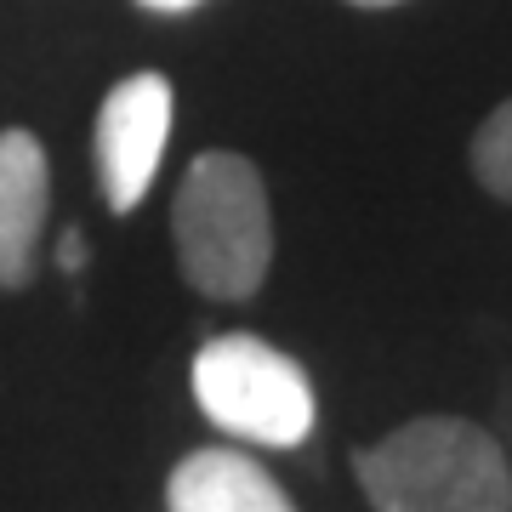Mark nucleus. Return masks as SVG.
<instances>
[{
  "label": "nucleus",
  "instance_id": "nucleus-3",
  "mask_svg": "<svg viewBox=\"0 0 512 512\" xmlns=\"http://www.w3.org/2000/svg\"><path fill=\"white\" fill-rule=\"evenodd\" d=\"M194 404L228 439L268 450H296L319 416L308 370L262 336H211L194 353Z\"/></svg>",
  "mask_w": 512,
  "mask_h": 512
},
{
  "label": "nucleus",
  "instance_id": "nucleus-4",
  "mask_svg": "<svg viewBox=\"0 0 512 512\" xmlns=\"http://www.w3.org/2000/svg\"><path fill=\"white\" fill-rule=\"evenodd\" d=\"M171 109H177V92H171V80L160 69L126 74L103 97L97 126H92V165L114 217H126V211H137L148 200L165 137H171Z\"/></svg>",
  "mask_w": 512,
  "mask_h": 512
},
{
  "label": "nucleus",
  "instance_id": "nucleus-6",
  "mask_svg": "<svg viewBox=\"0 0 512 512\" xmlns=\"http://www.w3.org/2000/svg\"><path fill=\"white\" fill-rule=\"evenodd\" d=\"M165 512H296L268 467L228 444L188 450L165 478Z\"/></svg>",
  "mask_w": 512,
  "mask_h": 512
},
{
  "label": "nucleus",
  "instance_id": "nucleus-5",
  "mask_svg": "<svg viewBox=\"0 0 512 512\" xmlns=\"http://www.w3.org/2000/svg\"><path fill=\"white\" fill-rule=\"evenodd\" d=\"M52 217V160L35 131H0V291H29Z\"/></svg>",
  "mask_w": 512,
  "mask_h": 512
},
{
  "label": "nucleus",
  "instance_id": "nucleus-7",
  "mask_svg": "<svg viewBox=\"0 0 512 512\" xmlns=\"http://www.w3.org/2000/svg\"><path fill=\"white\" fill-rule=\"evenodd\" d=\"M467 154H473V177L484 183V194L512 205V97L484 114V126L473 131Z\"/></svg>",
  "mask_w": 512,
  "mask_h": 512
},
{
  "label": "nucleus",
  "instance_id": "nucleus-10",
  "mask_svg": "<svg viewBox=\"0 0 512 512\" xmlns=\"http://www.w3.org/2000/svg\"><path fill=\"white\" fill-rule=\"evenodd\" d=\"M348 6H365V12H382V6H399V0H348Z\"/></svg>",
  "mask_w": 512,
  "mask_h": 512
},
{
  "label": "nucleus",
  "instance_id": "nucleus-9",
  "mask_svg": "<svg viewBox=\"0 0 512 512\" xmlns=\"http://www.w3.org/2000/svg\"><path fill=\"white\" fill-rule=\"evenodd\" d=\"M148 12H188V6H200V0H143Z\"/></svg>",
  "mask_w": 512,
  "mask_h": 512
},
{
  "label": "nucleus",
  "instance_id": "nucleus-2",
  "mask_svg": "<svg viewBox=\"0 0 512 512\" xmlns=\"http://www.w3.org/2000/svg\"><path fill=\"white\" fill-rule=\"evenodd\" d=\"M376 512H512V467L467 416H416L353 456Z\"/></svg>",
  "mask_w": 512,
  "mask_h": 512
},
{
  "label": "nucleus",
  "instance_id": "nucleus-1",
  "mask_svg": "<svg viewBox=\"0 0 512 512\" xmlns=\"http://www.w3.org/2000/svg\"><path fill=\"white\" fill-rule=\"evenodd\" d=\"M177 268L211 302H251L274 268V205L256 160L205 148L171 200Z\"/></svg>",
  "mask_w": 512,
  "mask_h": 512
},
{
  "label": "nucleus",
  "instance_id": "nucleus-8",
  "mask_svg": "<svg viewBox=\"0 0 512 512\" xmlns=\"http://www.w3.org/2000/svg\"><path fill=\"white\" fill-rule=\"evenodd\" d=\"M57 268L63 274H80L86 268V239H80V228H63V239H57Z\"/></svg>",
  "mask_w": 512,
  "mask_h": 512
}]
</instances>
